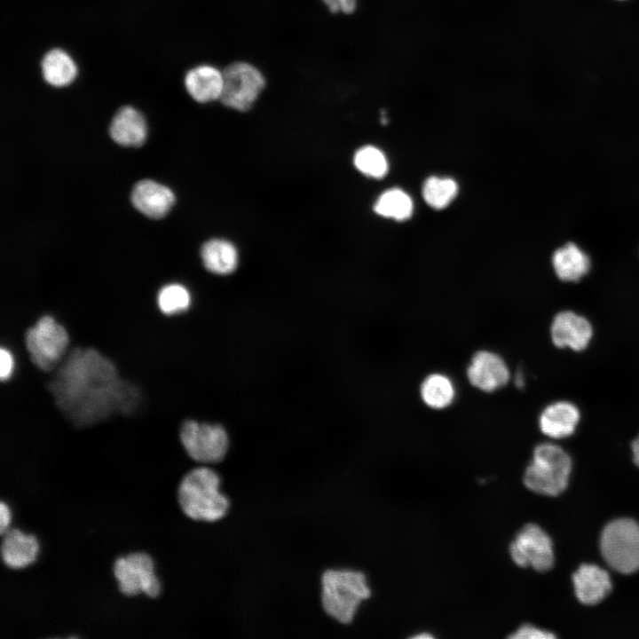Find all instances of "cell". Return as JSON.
Wrapping results in <instances>:
<instances>
[{
  "label": "cell",
  "instance_id": "cell-1",
  "mask_svg": "<svg viewBox=\"0 0 639 639\" xmlns=\"http://www.w3.org/2000/svg\"><path fill=\"white\" fill-rule=\"evenodd\" d=\"M49 389L58 406L78 425L127 412L138 397L134 385L118 377L113 361L93 348L70 352Z\"/></svg>",
  "mask_w": 639,
  "mask_h": 639
},
{
  "label": "cell",
  "instance_id": "cell-2",
  "mask_svg": "<svg viewBox=\"0 0 639 639\" xmlns=\"http://www.w3.org/2000/svg\"><path fill=\"white\" fill-rule=\"evenodd\" d=\"M221 478L208 467L189 470L180 480L177 498L179 508L189 518L214 523L226 516L231 502L220 491Z\"/></svg>",
  "mask_w": 639,
  "mask_h": 639
},
{
  "label": "cell",
  "instance_id": "cell-3",
  "mask_svg": "<svg viewBox=\"0 0 639 639\" xmlns=\"http://www.w3.org/2000/svg\"><path fill=\"white\" fill-rule=\"evenodd\" d=\"M320 585L323 611L344 625L352 622L362 602L371 595L366 574L352 569H327L321 575Z\"/></svg>",
  "mask_w": 639,
  "mask_h": 639
},
{
  "label": "cell",
  "instance_id": "cell-4",
  "mask_svg": "<svg viewBox=\"0 0 639 639\" xmlns=\"http://www.w3.org/2000/svg\"><path fill=\"white\" fill-rule=\"evenodd\" d=\"M571 470L570 455L561 446L544 442L534 447L523 482L533 493L556 496L567 487Z\"/></svg>",
  "mask_w": 639,
  "mask_h": 639
},
{
  "label": "cell",
  "instance_id": "cell-5",
  "mask_svg": "<svg viewBox=\"0 0 639 639\" xmlns=\"http://www.w3.org/2000/svg\"><path fill=\"white\" fill-rule=\"evenodd\" d=\"M605 562L615 571L629 574L639 570V525L631 518H619L605 525L600 537Z\"/></svg>",
  "mask_w": 639,
  "mask_h": 639
},
{
  "label": "cell",
  "instance_id": "cell-6",
  "mask_svg": "<svg viewBox=\"0 0 639 639\" xmlns=\"http://www.w3.org/2000/svg\"><path fill=\"white\" fill-rule=\"evenodd\" d=\"M69 343L66 328L50 315L42 316L25 334V345L32 362L50 370L63 357Z\"/></svg>",
  "mask_w": 639,
  "mask_h": 639
},
{
  "label": "cell",
  "instance_id": "cell-7",
  "mask_svg": "<svg viewBox=\"0 0 639 639\" xmlns=\"http://www.w3.org/2000/svg\"><path fill=\"white\" fill-rule=\"evenodd\" d=\"M223 72L221 102L236 111L249 110L265 86L261 71L252 64L239 61L232 63Z\"/></svg>",
  "mask_w": 639,
  "mask_h": 639
},
{
  "label": "cell",
  "instance_id": "cell-8",
  "mask_svg": "<svg viewBox=\"0 0 639 639\" xmlns=\"http://www.w3.org/2000/svg\"><path fill=\"white\" fill-rule=\"evenodd\" d=\"M118 589L127 596L144 593L154 598L161 591V584L154 572L152 557L145 552H132L119 556L113 565Z\"/></svg>",
  "mask_w": 639,
  "mask_h": 639
},
{
  "label": "cell",
  "instance_id": "cell-9",
  "mask_svg": "<svg viewBox=\"0 0 639 639\" xmlns=\"http://www.w3.org/2000/svg\"><path fill=\"white\" fill-rule=\"evenodd\" d=\"M179 438L186 454L201 463L221 462L229 446L227 433L220 425L186 421L180 428Z\"/></svg>",
  "mask_w": 639,
  "mask_h": 639
},
{
  "label": "cell",
  "instance_id": "cell-10",
  "mask_svg": "<svg viewBox=\"0 0 639 639\" xmlns=\"http://www.w3.org/2000/svg\"><path fill=\"white\" fill-rule=\"evenodd\" d=\"M513 562L520 567L547 572L554 564L553 543L548 533L536 524L524 525L509 545Z\"/></svg>",
  "mask_w": 639,
  "mask_h": 639
},
{
  "label": "cell",
  "instance_id": "cell-11",
  "mask_svg": "<svg viewBox=\"0 0 639 639\" xmlns=\"http://www.w3.org/2000/svg\"><path fill=\"white\" fill-rule=\"evenodd\" d=\"M466 377L475 389L492 393L506 386L512 375L507 361L501 354L482 349L471 356L466 367Z\"/></svg>",
  "mask_w": 639,
  "mask_h": 639
},
{
  "label": "cell",
  "instance_id": "cell-12",
  "mask_svg": "<svg viewBox=\"0 0 639 639\" xmlns=\"http://www.w3.org/2000/svg\"><path fill=\"white\" fill-rule=\"evenodd\" d=\"M593 336L591 323L572 311L558 312L550 325V337L555 346L575 351L585 350Z\"/></svg>",
  "mask_w": 639,
  "mask_h": 639
},
{
  "label": "cell",
  "instance_id": "cell-13",
  "mask_svg": "<svg viewBox=\"0 0 639 639\" xmlns=\"http://www.w3.org/2000/svg\"><path fill=\"white\" fill-rule=\"evenodd\" d=\"M580 420L579 408L569 401H556L547 405L538 419L540 431L554 439L572 435Z\"/></svg>",
  "mask_w": 639,
  "mask_h": 639
},
{
  "label": "cell",
  "instance_id": "cell-14",
  "mask_svg": "<svg viewBox=\"0 0 639 639\" xmlns=\"http://www.w3.org/2000/svg\"><path fill=\"white\" fill-rule=\"evenodd\" d=\"M572 578L575 595L583 604H599L612 588L609 573L596 564H581Z\"/></svg>",
  "mask_w": 639,
  "mask_h": 639
},
{
  "label": "cell",
  "instance_id": "cell-15",
  "mask_svg": "<svg viewBox=\"0 0 639 639\" xmlns=\"http://www.w3.org/2000/svg\"><path fill=\"white\" fill-rule=\"evenodd\" d=\"M174 201V193L169 187L149 179L138 182L131 193L133 206L152 218L165 216Z\"/></svg>",
  "mask_w": 639,
  "mask_h": 639
},
{
  "label": "cell",
  "instance_id": "cell-16",
  "mask_svg": "<svg viewBox=\"0 0 639 639\" xmlns=\"http://www.w3.org/2000/svg\"><path fill=\"white\" fill-rule=\"evenodd\" d=\"M1 536L0 554L6 566L20 569L35 562L39 550L36 536L16 528L7 529Z\"/></svg>",
  "mask_w": 639,
  "mask_h": 639
},
{
  "label": "cell",
  "instance_id": "cell-17",
  "mask_svg": "<svg viewBox=\"0 0 639 639\" xmlns=\"http://www.w3.org/2000/svg\"><path fill=\"white\" fill-rule=\"evenodd\" d=\"M188 94L199 103L220 99L224 87V72L212 65H199L185 75Z\"/></svg>",
  "mask_w": 639,
  "mask_h": 639
},
{
  "label": "cell",
  "instance_id": "cell-18",
  "mask_svg": "<svg viewBox=\"0 0 639 639\" xmlns=\"http://www.w3.org/2000/svg\"><path fill=\"white\" fill-rule=\"evenodd\" d=\"M109 132L112 138L119 145L139 146L146 138V123L138 110L130 106H125L114 114Z\"/></svg>",
  "mask_w": 639,
  "mask_h": 639
},
{
  "label": "cell",
  "instance_id": "cell-19",
  "mask_svg": "<svg viewBox=\"0 0 639 639\" xmlns=\"http://www.w3.org/2000/svg\"><path fill=\"white\" fill-rule=\"evenodd\" d=\"M422 402L432 410H444L451 406L457 395L454 380L442 372H432L422 380L419 386Z\"/></svg>",
  "mask_w": 639,
  "mask_h": 639
},
{
  "label": "cell",
  "instance_id": "cell-20",
  "mask_svg": "<svg viewBox=\"0 0 639 639\" xmlns=\"http://www.w3.org/2000/svg\"><path fill=\"white\" fill-rule=\"evenodd\" d=\"M552 264L556 276L564 281H579L590 270L588 256L572 242L554 252Z\"/></svg>",
  "mask_w": 639,
  "mask_h": 639
},
{
  "label": "cell",
  "instance_id": "cell-21",
  "mask_svg": "<svg viewBox=\"0 0 639 639\" xmlns=\"http://www.w3.org/2000/svg\"><path fill=\"white\" fill-rule=\"evenodd\" d=\"M201 256L207 270L226 275L235 271L238 265V251L229 241L211 239L201 247Z\"/></svg>",
  "mask_w": 639,
  "mask_h": 639
},
{
  "label": "cell",
  "instance_id": "cell-22",
  "mask_svg": "<svg viewBox=\"0 0 639 639\" xmlns=\"http://www.w3.org/2000/svg\"><path fill=\"white\" fill-rule=\"evenodd\" d=\"M44 81L54 87H63L73 82L77 67L72 58L61 49L47 51L41 61Z\"/></svg>",
  "mask_w": 639,
  "mask_h": 639
},
{
  "label": "cell",
  "instance_id": "cell-23",
  "mask_svg": "<svg viewBox=\"0 0 639 639\" xmlns=\"http://www.w3.org/2000/svg\"><path fill=\"white\" fill-rule=\"evenodd\" d=\"M375 214L397 221L411 217L414 203L411 197L399 188H390L382 193L374 204Z\"/></svg>",
  "mask_w": 639,
  "mask_h": 639
},
{
  "label": "cell",
  "instance_id": "cell-24",
  "mask_svg": "<svg viewBox=\"0 0 639 639\" xmlns=\"http://www.w3.org/2000/svg\"><path fill=\"white\" fill-rule=\"evenodd\" d=\"M422 193L430 207L443 209L455 199L458 185L453 178L431 176L424 181Z\"/></svg>",
  "mask_w": 639,
  "mask_h": 639
},
{
  "label": "cell",
  "instance_id": "cell-25",
  "mask_svg": "<svg viewBox=\"0 0 639 639\" xmlns=\"http://www.w3.org/2000/svg\"><path fill=\"white\" fill-rule=\"evenodd\" d=\"M353 163L360 173L372 178H382L389 170L388 160L383 152L371 145L356 151Z\"/></svg>",
  "mask_w": 639,
  "mask_h": 639
},
{
  "label": "cell",
  "instance_id": "cell-26",
  "mask_svg": "<svg viewBox=\"0 0 639 639\" xmlns=\"http://www.w3.org/2000/svg\"><path fill=\"white\" fill-rule=\"evenodd\" d=\"M190 304V293L180 284L165 285L157 294L158 308L166 315H174L185 312L188 309Z\"/></svg>",
  "mask_w": 639,
  "mask_h": 639
},
{
  "label": "cell",
  "instance_id": "cell-27",
  "mask_svg": "<svg viewBox=\"0 0 639 639\" xmlns=\"http://www.w3.org/2000/svg\"><path fill=\"white\" fill-rule=\"evenodd\" d=\"M511 639H549L556 635L547 630L530 624H524L513 631L509 635Z\"/></svg>",
  "mask_w": 639,
  "mask_h": 639
},
{
  "label": "cell",
  "instance_id": "cell-28",
  "mask_svg": "<svg viewBox=\"0 0 639 639\" xmlns=\"http://www.w3.org/2000/svg\"><path fill=\"white\" fill-rule=\"evenodd\" d=\"M14 368V360L10 351L4 347L0 349V378L2 381L8 380Z\"/></svg>",
  "mask_w": 639,
  "mask_h": 639
},
{
  "label": "cell",
  "instance_id": "cell-29",
  "mask_svg": "<svg viewBox=\"0 0 639 639\" xmlns=\"http://www.w3.org/2000/svg\"><path fill=\"white\" fill-rule=\"evenodd\" d=\"M331 12L352 13L357 7V0H321Z\"/></svg>",
  "mask_w": 639,
  "mask_h": 639
},
{
  "label": "cell",
  "instance_id": "cell-30",
  "mask_svg": "<svg viewBox=\"0 0 639 639\" xmlns=\"http://www.w3.org/2000/svg\"><path fill=\"white\" fill-rule=\"evenodd\" d=\"M11 515L8 506L4 502H0V534L2 535L8 527Z\"/></svg>",
  "mask_w": 639,
  "mask_h": 639
},
{
  "label": "cell",
  "instance_id": "cell-31",
  "mask_svg": "<svg viewBox=\"0 0 639 639\" xmlns=\"http://www.w3.org/2000/svg\"><path fill=\"white\" fill-rule=\"evenodd\" d=\"M631 448L634 462L639 467V436L632 442Z\"/></svg>",
  "mask_w": 639,
  "mask_h": 639
},
{
  "label": "cell",
  "instance_id": "cell-32",
  "mask_svg": "<svg viewBox=\"0 0 639 639\" xmlns=\"http://www.w3.org/2000/svg\"><path fill=\"white\" fill-rule=\"evenodd\" d=\"M511 378H513V382H514L515 385H516L517 388L520 389V388L524 387V385H525V377H524V374H523L521 371H517V372L512 375Z\"/></svg>",
  "mask_w": 639,
  "mask_h": 639
},
{
  "label": "cell",
  "instance_id": "cell-33",
  "mask_svg": "<svg viewBox=\"0 0 639 639\" xmlns=\"http://www.w3.org/2000/svg\"><path fill=\"white\" fill-rule=\"evenodd\" d=\"M413 637L416 639H428L434 637V635L430 634L429 632H420V634H416Z\"/></svg>",
  "mask_w": 639,
  "mask_h": 639
}]
</instances>
